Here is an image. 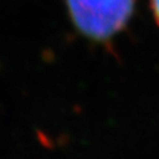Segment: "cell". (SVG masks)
Listing matches in <instances>:
<instances>
[{"mask_svg": "<svg viewBox=\"0 0 159 159\" xmlns=\"http://www.w3.org/2000/svg\"><path fill=\"white\" fill-rule=\"evenodd\" d=\"M74 26L94 42L122 31L133 15L135 0H65Z\"/></svg>", "mask_w": 159, "mask_h": 159, "instance_id": "1", "label": "cell"}, {"mask_svg": "<svg viewBox=\"0 0 159 159\" xmlns=\"http://www.w3.org/2000/svg\"><path fill=\"white\" fill-rule=\"evenodd\" d=\"M150 9L157 24L159 25V0H150Z\"/></svg>", "mask_w": 159, "mask_h": 159, "instance_id": "2", "label": "cell"}]
</instances>
